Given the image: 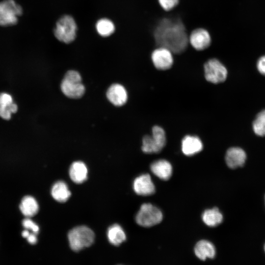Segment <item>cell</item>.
<instances>
[{
	"instance_id": "ac0fdd59",
	"label": "cell",
	"mask_w": 265,
	"mask_h": 265,
	"mask_svg": "<svg viewBox=\"0 0 265 265\" xmlns=\"http://www.w3.org/2000/svg\"><path fill=\"white\" fill-rule=\"evenodd\" d=\"M151 139L154 153L160 152L166 143V136L164 130L158 126L153 127Z\"/></svg>"
},
{
	"instance_id": "ffe728a7",
	"label": "cell",
	"mask_w": 265,
	"mask_h": 265,
	"mask_svg": "<svg viewBox=\"0 0 265 265\" xmlns=\"http://www.w3.org/2000/svg\"><path fill=\"white\" fill-rule=\"evenodd\" d=\"M51 194L54 200L62 203L68 200L71 193L65 182L58 181L53 185L51 189Z\"/></svg>"
},
{
	"instance_id": "52a82bcc",
	"label": "cell",
	"mask_w": 265,
	"mask_h": 265,
	"mask_svg": "<svg viewBox=\"0 0 265 265\" xmlns=\"http://www.w3.org/2000/svg\"><path fill=\"white\" fill-rule=\"evenodd\" d=\"M23 13L22 7L14 0H3L0 2V26L16 25L18 17Z\"/></svg>"
},
{
	"instance_id": "f546056e",
	"label": "cell",
	"mask_w": 265,
	"mask_h": 265,
	"mask_svg": "<svg viewBox=\"0 0 265 265\" xmlns=\"http://www.w3.org/2000/svg\"></svg>"
},
{
	"instance_id": "8992f818",
	"label": "cell",
	"mask_w": 265,
	"mask_h": 265,
	"mask_svg": "<svg viewBox=\"0 0 265 265\" xmlns=\"http://www.w3.org/2000/svg\"><path fill=\"white\" fill-rule=\"evenodd\" d=\"M163 218L160 210L149 203L141 205L135 216V221L140 226L150 227L159 223Z\"/></svg>"
},
{
	"instance_id": "7c38bea8",
	"label": "cell",
	"mask_w": 265,
	"mask_h": 265,
	"mask_svg": "<svg viewBox=\"0 0 265 265\" xmlns=\"http://www.w3.org/2000/svg\"><path fill=\"white\" fill-rule=\"evenodd\" d=\"M106 97L109 101L115 106L124 105L127 100L128 95L125 87L120 84H112L106 91Z\"/></svg>"
},
{
	"instance_id": "4316f807",
	"label": "cell",
	"mask_w": 265,
	"mask_h": 265,
	"mask_svg": "<svg viewBox=\"0 0 265 265\" xmlns=\"http://www.w3.org/2000/svg\"><path fill=\"white\" fill-rule=\"evenodd\" d=\"M257 68L262 75H265V55L261 56L257 62Z\"/></svg>"
},
{
	"instance_id": "8fae6325",
	"label": "cell",
	"mask_w": 265,
	"mask_h": 265,
	"mask_svg": "<svg viewBox=\"0 0 265 265\" xmlns=\"http://www.w3.org/2000/svg\"><path fill=\"white\" fill-rule=\"evenodd\" d=\"M135 193L140 195H150L155 192V187L148 174L141 175L134 180L133 184Z\"/></svg>"
},
{
	"instance_id": "7a4b0ae2",
	"label": "cell",
	"mask_w": 265,
	"mask_h": 265,
	"mask_svg": "<svg viewBox=\"0 0 265 265\" xmlns=\"http://www.w3.org/2000/svg\"><path fill=\"white\" fill-rule=\"evenodd\" d=\"M60 88L63 93L72 99L81 97L85 92V87L81 83L80 73L75 70H69L64 75Z\"/></svg>"
},
{
	"instance_id": "f1b7e54d",
	"label": "cell",
	"mask_w": 265,
	"mask_h": 265,
	"mask_svg": "<svg viewBox=\"0 0 265 265\" xmlns=\"http://www.w3.org/2000/svg\"><path fill=\"white\" fill-rule=\"evenodd\" d=\"M29 234L30 233L28 230H25L22 233L23 237L25 238H26L29 235Z\"/></svg>"
},
{
	"instance_id": "44dd1931",
	"label": "cell",
	"mask_w": 265,
	"mask_h": 265,
	"mask_svg": "<svg viewBox=\"0 0 265 265\" xmlns=\"http://www.w3.org/2000/svg\"><path fill=\"white\" fill-rule=\"evenodd\" d=\"M107 236L110 243L115 246L119 245L126 239L124 230L118 224H114L109 227Z\"/></svg>"
},
{
	"instance_id": "9c48e42d",
	"label": "cell",
	"mask_w": 265,
	"mask_h": 265,
	"mask_svg": "<svg viewBox=\"0 0 265 265\" xmlns=\"http://www.w3.org/2000/svg\"><path fill=\"white\" fill-rule=\"evenodd\" d=\"M212 38L209 32L205 28L198 27L192 30L189 35L190 45L197 51H203L211 44Z\"/></svg>"
},
{
	"instance_id": "3957f363",
	"label": "cell",
	"mask_w": 265,
	"mask_h": 265,
	"mask_svg": "<svg viewBox=\"0 0 265 265\" xmlns=\"http://www.w3.org/2000/svg\"><path fill=\"white\" fill-rule=\"evenodd\" d=\"M70 246L75 251H79L91 246L95 235L93 231L85 226H80L71 229L68 235Z\"/></svg>"
},
{
	"instance_id": "277c9868",
	"label": "cell",
	"mask_w": 265,
	"mask_h": 265,
	"mask_svg": "<svg viewBox=\"0 0 265 265\" xmlns=\"http://www.w3.org/2000/svg\"><path fill=\"white\" fill-rule=\"evenodd\" d=\"M77 30V24L73 18L69 15H64L57 21L54 34L59 41L68 44L75 40Z\"/></svg>"
},
{
	"instance_id": "6da1fadb",
	"label": "cell",
	"mask_w": 265,
	"mask_h": 265,
	"mask_svg": "<svg viewBox=\"0 0 265 265\" xmlns=\"http://www.w3.org/2000/svg\"><path fill=\"white\" fill-rule=\"evenodd\" d=\"M189 35L180 16L173 10L166 12L158 21L153 31L156 48H166L173 55L186 50L189 45Z\"/></svg>"
},
{
	"instance_id": "7402d4cb",
	"label": "cell",
	"mask_w": 265,
	"mask_h": 265,
	"mask_svg": "<svg viewBox=\"0 0 265 265\" xmlns=\"http://www.w3.org/2000/svg\"><path fill=\"white\" fill-rule=\"evenodd\" d=\"M202 218L203 222L210 227L216 226L223 220V215L216 208L206 210L202 214Z\"/></svg>"
},
{
	"instance_id": "d6986e66",
	"label": "cell",
	"mask_w": 265,
	"mask_h": 265,
	"mask_svg": "<svg viewBox=\"0 0 265 265\" xmlns=\"http://www.w3.org/2000/svg\"><path fill=\"white\" fill-rule=\"evenodd\" d=\"M19 207L23 214L27 217L33 216L39 211L37 202L34 198L30 196L24 197L21 201Z\"/></svg>"
},
{
	"instance_id": "9a60e30c",
	"label": "cell",
	"mask_w": 265,
	"mask_h": 265,
	"mask_svg": "<svg viewBox=\"0 0 265 265\" xmlns=\"http://www.w3.org/2000/svg\"><path fill=\"white\" fill-rule=\"evenodd\" d=\"M150 168L153 173L163 180H168L172 174L171 164L165 159H159L153 162Z\"/></svg>"
},
{
	"instance_id": "5bb4252c",
	"label": "cell",
	"mask_w": 265,
	"mask_h": 265,
	"mask_svg": "<svg viewBox=\"0 0 265 265\" xmlns=\"http://www.w3.org/2000/svg\"><path fill=\"white\" fill-rule=\"evenodd\" d=\"M17 109V106L13 103L11 95L6 93L0 94V117L8 120L11 114L15 113Z\"/></svg>"
},
{
	"instance_id": "4dcf8cb0",
	"label": "cell",
	"mask_w": 265,
	"mask_h": 265,
	"mask_svg": "<svg viewBox=\"0 0 265 265\" xmlns=\"http://www.w3.org/2000/svg\"></svg>"
},
{
	"instance_id": "603a6c76",
	"label": "cell",
	"mask_w": 265,
	"mask_h": 265,
	"mask_svg": "<svg viewBox=\"0 0 265 265\" xmlns=\"http://www.w3.org/2000/svg\"><path fill=\"white\" fill-rule=\"evenodd\" d=\"M96 29L101 36L107 37L114 32L115 26L113 22L110 20L103 18L97 21L96 24Z\"/></svg>"
},
{
	"instance_id": "d4e9b609",
	"label": "cell",
	"mask_w": 265,
	"mask_h": 265,
	"mask_svg": "<svg viewBox=\"0 0 265 265\" xmlns=\"http://www.w3.org/2000/svg\"><path fill=\"white\" fill-rule=\"evenodd\" d=\"M160 7L165 11H170L178 4L180 0H158Z\"/></svg>"
},
{
	"instance_id": "4fadbf2b",
	"label": "cell",
	"mask_w": 265,
	"mask_h": 265,
	"mask_svg": "<svg viewBox=\"0 0 265 265\" xmlns=\"http://www.w3.org/2000/svg\"><path fill=\"white\" fill-rule=\"evenodd\" d=\"M203 146L200 139L197 136L187 135L182 141V150L186 156H192L200 152Z\"/></svg>"
},
{
	"instance_id": "5b68a950",
	"label": "cell",
	"mask_w": 265,
	"mask_h": 265,
	"mask_svg": "<svg viewBox=\"0 0 265 265\" xmlns=\"http://www.w3.org/2000/svg\"><path fill=\"white\" fill-rule=\"evenodd\" d=\"M203 67L205 77L207 81L217 84L226 80L228 71L219 59L210 58L204 63Z\"/></svg>"
},
{
	"instance_id": "484cf974",
	"label": "cell",
	"mask_w": 265,
	"mask_h": 265,
	"mask_svg": "<svg viewBox=\"0 0 265 265\" xmlns=\"http://www.w3.org/2000/svg\"><path fill=\"white\" fill-rule=\"evenodd\" d=\"M22 224L26 230H30L34 234H37L39 232L38 226L29 218L25 219L22 222Z\"/></svg>"
},
{
	"instance_id": "30bf717a",
	"label": "cell",
	"mask_w": 265,
	"mask_h": 265,
	"mask_svg": "<svg viewBox=\"0 0 265 265\" xmlns=\"http://www.w3.org/2000/svg\"><path fill=\"white\" fill-rule=\"evenodd\" d=\"M225 161L232 169L242 166L246 159V154L241 148L237 147L228 149L225 154Z\"/></svg>"
},
{
	"instance_id": "83f0119b",
	"label": "cell",
	"mask_w": 265,
	"mask_h": 265,
	"mask_svg": "<svg viewBox=\"0 0 265 265\" xmlns=\"http://www.w3.org/2000/svg\"><path fill=\"white\" fill-rule=\"evenodd\" d=\"M26 238L27 241L31 244H34L37 241V238L35 236V234L34 233L29 234V235Z\"/></svg>"
},
{
	"instance_id": "e0dca14e",
	"label": "cell",
	"mask_w": 265,
	"mask_h": 265,
	"mask_svg": "<svg viewBox=\"0 0 265 265\" xmlns=\"http://www.w3.org/2000/svg\"><path fill=\"white\" fill-rule=\"evenodd\" d=\"M194 253L199 259L205 261L207 258H213L216 252L214 245L211 242L202 240L196 243Z\"/></svg>"
},
{
	"instance_id": "2e32d148",
	"label": "cell",
	"mask_w": 265,
	"mask_h": 265,
	"mask_svg": "<svg viewBox=\"0 0 265 265\" xmlns=\"http://www.w3.org/2000/svg\"><path fill=\"white\" fill-rule=\"evenodd\" d=\"M88 170L86 165L82 161L74 162L69 169L71 179L77 184L84 182L87 178Z\"/></svg>"
},
{
	"instance_id": "ba28073f",
	"label": "cell",
	"mask_w": 265,
	"mask_h": 265,
	"mask_svg": "<svg viewBox=\"0 0 265 265\" xmlns=\"http://www.w3.org/2000/svg\"><path fill=\"white\" fill-rule=\"evenodd\" d=\"M150 56L153 65L159 70H169L173 66L174 62V55L172 52L163 47L155 48Z\"/></svg>"
},
{
	"instance_id": "cb8c5ba5",
	"label": "cell",
	"mask_w": 265,
	"mask_h": 265,
	"mask_svg": "<svg viewBox=\"0 0 265 265\" xmlns=\"http://www.w3.org/2000/svg\"><path fill=\"white\" fill-rule=\"evenodd\" d=\"M252 129L256 135L265 136V109L257 114L253 122Z\"/></svg>"
}]
</instances>
